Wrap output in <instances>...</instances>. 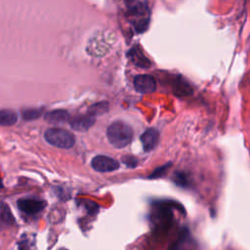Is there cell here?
Masks as SVG:
<instances>
[{"mask_svg": "<svg viewBox=\"0 0 250 250\" xmlns=\"http://www.w3.org/2000/svg\"><path fill=\"white\" fill-rule=\"evenodd\" d=\"M106 137L111 146L122 148L131 143L133 130L129 124L123 121H114L107 127Z\"/></svg>", "mask_w": 250, "mask_h": 250, "instance_id": "1", "label": "cell"}, {"mask_svg": "<svg viewBox=\"0 0 250 250\" xmlns=\"http://www.w3.org/2000/svg\"><path fill=\"white\" fill-rule=\"evenodd\" d=\"M128 16L138 32H143L147 28L149 10L146 2H132L128 4Z\"/></svg>", "mask_w": 250, "mask_h": 250, "instance_id": "2", "label": "cell"}, {"mask_svg": "<svg viewBox=\"0 0 250 250\" xmlns=\"http://www.w3.org/2000/svg\"><path fill=\"white\" fill-rule=\"evenodd\" d=\"M44 138L50 145L60 148H70L75 144L74 136L62 128H50L46 130Z\"/></svg>", "mask_w": 250, "mask_h": 250, "instance_id": "3", "label": "cell"}, {"mask_svg": "<svg viewBox=\"0 0 250 250\" xmlns=\"http://www.w3.org/2000/svg\"><path fill=\"white\" fill-rule=\"evenodd\" d=\"M91 166L98 172H112L120 167V164L114 158L105 155H97L91 161Z\"/></svg>", "mask_w": 250, "mask_h": 250, "instance_id": "4", "label": "cell"}, {"mask_svg": "<svg viewBox=\"0 0 250 250\" xmlns=\"http://www.w3.org/2000/svg\"><path fill=\"white\" fill-rule=\"evenodd\" d=\"M45 206V201L36 198H21L18 200L19 209L27 215H35L41 212Z\"/></svg>", "mask_w": 250, "mask_h": 250, "instance_id": "5", "label": "cell"}, {"mask_svg": "<svg viewBox=\"0 0 250 250\" xmlns=\"http://www.w3.org/2000/svg\"><path fill=\"white\" fill-rule=\"evenodd\" d=\"M134 86L138 92L142 94H148L155 91L156 82L153 76L149 74H140L135 77Z\"/></svg>", "mask_w": 250, "mask_h": 250, "instance_id": "6", "label": "cell"}, {"mask_svg": "<svg viewBox=\"0 0 250 250\" xmlns=\"http://www.w3.org/2000/svg\"><path fill=\"white\" fill-rule=\"evenodd\" d=\"M141 143L145 151H150L155 148L159 140V133L155 128L146 129L141 136Z\"/></svg>", "mask_w": 250, "mask_h": 250, "instance_id": "7", "label": "cell"}, {"mask_svg": "<svg viewBox=\"0 0 250 250\" xmlns=\"http://www.w3.org/2000/svg\"><path fill=\"white\" fill-rule=\"evenodd\" d=\"M95 121H96V117L91 113H87L84 115L72 117L69 120V124H70V127L76 131H86L90 127H92Z\"/></svg>", "mask_w": 250, "mask_h": 250, "instance_id": "8", "label": "cell"}, {"mask_svg": "<svg viewBox=\"0 0 250 250\" xmlns=\"http://www.w3.org/2000/svg\"><path fill=\"white\" fill-rule=\"evenodd\" d=\"M69 117H70L69 113L64 109H56V110L47 112L44 115V118L46 121H48L50 123H55V124L66 122V121L70 120Z\"/></svg>", "mask_w": 250, "mask_h": 250, "instance_id": "9", "label": "cell"}, {"mask_svg": "<svg viewBox=\"0 0 250 250\" xmlns=\"http://www.w3.org/2000/svg\"><path fill=\"white\" fill-rule=\"evenodd\" d=\"M18 121V114L11 109L0 110V126H12Z\"/></svg>", "mask_w": 250, "mask_h": 250, "instance_id": "10", "label": "cell"}, {"mask_svg": "<svg viewBox=\"0 0 250 250\" xmlns=\"http://www.w3.org/2000/svg\"><path fill=\"white\" fill-rule=\"evenodd\" d=\"M129 57L134 62V63L140 67H148L150 65L149 61L136 49L129 52Z\"/></svg>", "mask_w": 250, "mask_h": 250, "instance_id": "11", "label": "cell"}, {"mask_svg": "<svg viewBox=\"0 0 250 250\" xmlns=\"http://www.w3.org/2000/svg\"><path fill=\"white\" fill-rule=\"evenodd\" d=\"M0 221L7 225L14 223L13 214L5 202H0Z\"/></svg>", "mask_w": 250, "mask_h": 250, "instance_id": "12", "label": "cell"}, {"mask_svg": "<svg viewBox=\"0 0 250 250\" xmlns=\"http://www.w3.org/2000/svg\"><path fill=\"white\" fill-rule=\"evenodd\" d=\"M42 112H43L42 108H27L22 110L21 115L24 120L29 121V120H34L39 118L42 115Z\"/></svg>", "mask_w": 250, "mask_h": 250, "instance_id": "13", "label": "cell"}, {"mask_svg": "<svg viewBox=\"0 0 250 250\" xmlns=\"http://www.w3.org/2000/svg\"><path fill=\"white\" fill-rule=\"evenodd\" d=\"M107 111V104L106 103H100V104H96L95 105H93L89 111V113L93 114L94 116H96L97 114H101Z\"/></svg>", "mask_w": 250, "mask_h": 250, "instance_id": "14", "label": "cell"}, {"mask_svg": "<svg viewBox=\"0 0 250 250\" xmlns=\"http://www.w3.org/2000/svg\"><path fill=\"white\" fill-rule=\"evenodd\" d=\"M169 166H170V164H166V165H163V166L157 168L156 170L153 171V173L149 176V178H158V177L162 176L165 173V171L169 168Z\"/></svg>", "mask_w": 250, "mask_h": 250, "instance_id": "15", "label": "cell"}, {"mask_svg": "<svg viewBox=\"0 0 250 250\" xmlns=\"http://www.w3.org/2000/svg\"><path fill=\"white\" fill-rule=\"evenodd\" d=\"M175 182L177 183V185L182 186V187L188 185V184H187L188 182H187V180H186V177H185V175H184L183 173H177V174H176Z\"/></svg>", "mask_w": 250, "mask_h": 250, "instance_id": "16", "label": "cell"}, {"mask_svg": "<svg viewBox=\"0 0 250 250\" xmlns=\"http://www.w3.org/2000/svg\"><path fill=\"white\" fill-rule=\"evenodd\" d=\"M124 162H125V164L127 165V166H130V167H134V166H136L137 165V159H135V158H133V157H127V159L125 160L124 159Z\"/></svg>", "mask_w": 250, "mask_h": 250, "instance_id": "17", "label": "cell"}, {"mask_svg": "<svg viewBox=\"0 0 250 250\" xmlns=\"http://www.w3.org/2000/svg\"><path fill=\"white\" fill-rule=\"evenodd\" d=\"M59 250H66V249H64V248H61V249H59Z\"/></svg>", "mask_w": 250, "mask_h": 250, "instance_id": "18", "label": "cell"}]
</instances>
